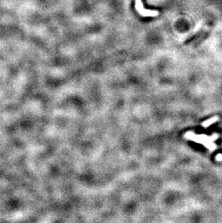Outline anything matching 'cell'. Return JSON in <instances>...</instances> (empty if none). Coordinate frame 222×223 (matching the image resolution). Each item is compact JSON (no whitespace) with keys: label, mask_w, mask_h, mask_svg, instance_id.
Instances as JSON below:
<instances>
[{"label":"cell","mask_w":222,"mask_h":223,"mask_svg":"<svg viewBox=\"0 0 222 223\" xmlns=\"http://www.w3.org/2000/svg\"><path fill=\"white\" fill-rule=\"evenodd\" d=\"M136 9L140 15L143 17H156L159 15V12L157 10H149L144 8V5L141 0H136Z\"/></svg>","instance_id":"6da1fadb"}]
</instances>
